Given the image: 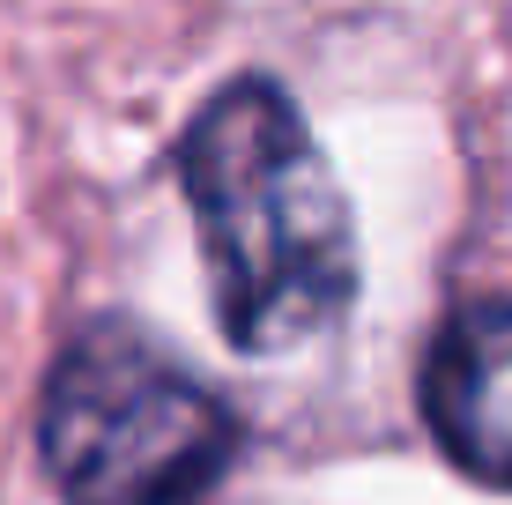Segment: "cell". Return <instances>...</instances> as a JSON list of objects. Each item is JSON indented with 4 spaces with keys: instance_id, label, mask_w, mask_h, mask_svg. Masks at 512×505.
Here are the masks:
<instances>
[{
    "instance_id": "cell-2",
    "label": "cell",
    "mask_w": 512,
    "mask_h": 505,
    "mask_svg": "<svg viewBox=\"0 0 512 505\" xmlns=\"http://www.w3.org/2000/svg\"><path fill=\"white\" fill-rule=\"evenodd\" d=\"M231 446V409L119 320L82 327L45 379L38 454L67 505H193Z\"/></svg>"
},
{
    "instance_id": "cell-3",
    "label": "cell",
    "mask_w": 512,
    "mask_h": 505,
    "mask_svg": "<svg viewBox=\"0 0 512 505\" xmlns=\"http://www.w3.org/2000/svg\"><path fill=\"white\" fill-rule=\"evenodd\" d=\"M423 424L490 491H512V298H475L423 357Z\"/></svg>"
},
{
    "instance_id": "cell-1",
    "label": "cell",
    "mask_w": 512,
    "mask_h": 505,
    "mask_svg": "<svg viewBox=\"0 0 512 505\" xmlns=\"http://www.w3.org/2000/svg\"><path fill=\"white\" fill-rule=\"evenodd\" d=\"M216 320L245 357L312 342L357 298V231L320 142L268 75L223 82L179 142Z\"/></svg>"
}]
</instances>
